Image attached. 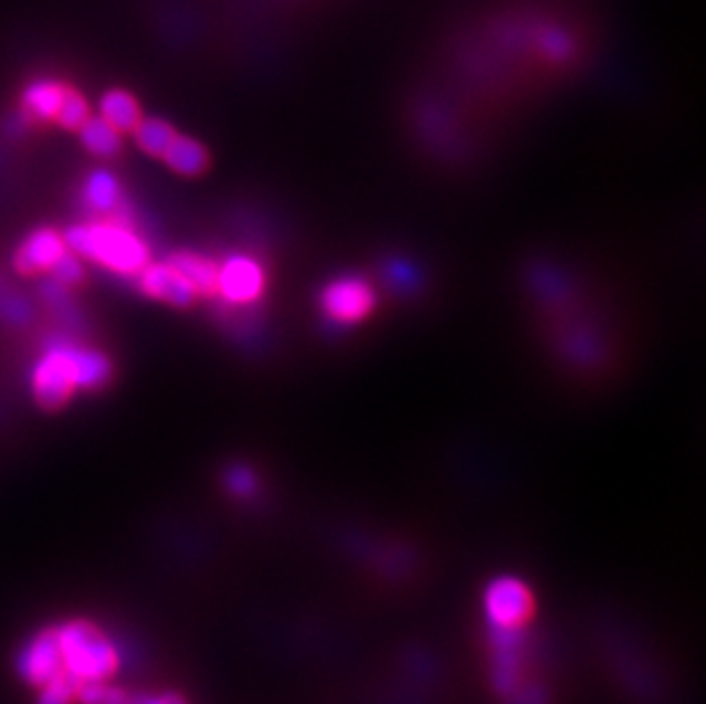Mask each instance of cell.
<instances>
[{
    "label": "cell",
    "mask_w": 706,
    "mask_h": 704,
    "mask_svg": "<svg viewBox=\"0 0 706 704\" xmlns=\"http://www.w3.org/2000/svg\"><path fill=\"white\" fill-rule=\"evenodd\" d=\"M64 675L83 682L113 680L122 668V654L106 629L85 618L66 620L55 627Z\"/></svg>",
    "instance_id": "6da1fadb"
},
{
    "label": "cell",
    "mask_w": 706,
    "mask_h": 704,
    "mask_svg": "<svg viewBox=\"0 0 706 704\" xmlns=\"http://www.w3.org/2000/svg\"><path fill=\"white\" fill-rule=\"evenodd\" d=\"M64 245L74 254H83L96 263H104L110 271L122 275H138L149 263L147 245L136 233H130L115 222L72 227L66 231Z\"/></svg>",
    "instance_id": "7a4b0ae2"
},
{
    "label": "cell",
    "mask_w": 706,
    "mask_h": 704,
    "mask_svg": "<svg viewBox=\"0 0 706 704\" xmlns=\"http://www.w3.org/2000/svg\"><path fill=\"white\" fill-rule=\"evenodd\" d=\"M76 387L70 346L51 348L35 366V374H32V393H35L40 408L49 412L60 410L72 398Z\"/></svg>",
    "instance_id": "3957f363"
},
{
    "label": "cell",
    "mask_w": 706,
    "mask_h": 704,
    "mask_svg": "<svg viewBox=\"0 0 706 704\" xmlns=\"http://www.w3.org/2000/svg\"><path fill=\"white\" fill-rule=\"evenodd\" d=\"M17 675L21 682L35 689L44 686L57 675H64L55 627H44L21 648L17 656Z\"/></svg>",
    "instance_id": "277c9868"
},
{
    "label": "cell",
    "mask_w": 706,
    "mask_h": 704,
    "mask_svg": "<svg viewBox=\"0 0 706 704\" xmlns=\"http://www.w3.org/2000/svg\"><path fill=\"white\" fill-rule=\"evenodd\" d=\"M376 309V291L363 280L344 277L323 293V312L341 325H355Z\"/></svg>",
    "instance_id": "5b68a950"
},
{
    "label": "cell",
    "mask_w": 706,
    "mask_h": 704,
    "mask_svg": "<svg viewBox=\"0 0 706 704\" xmlns=\"http://www.w3.org/2000/svg\"><path fill=\"white\" fill-rule=\"evenodd\" d=\"M265 288L263 267L250 256H233L218 267V293L233 305L254 302Z\"/></svg>",
    "instance_id": "8992f818"
},
{
    "label": "cell",
    "mask_w": 706,
    "mask_h": 704,
    "mask_svg": "<svg viewBox=\"0 0 706 704\" xmlns=\"http://www.w3.org/2000/svg\"><path fill=\"white\" fill-rule=\"evenodd\" d=\"M140 286L147 295L167 302L175 307H190L194 302V288L188 284V280L170 263L158 265H145L140 271Z\"/></svg>",
    "instance_id": "52a82bcc"
},
{
    "label": "cell",
    "mask_w": 706,
    "mask_h": 704,
    "mask_svg": "<svg viewBox=\"0 0 706 704\" xmlns=\"http://www.w3.org/2000/svg\"><path fill=\"white\" fill-rule=\"evenodd\" d=\"M64 252H66V245H64L62 237H57L53 229H40V231L32 233V237H28L23 241V245L17 250L14 267H17L19 275H25V277L40 275V273L49 271V267Z\"/></svg>",
    "instance_id": "ba28073f"
},
{
    "label": "cell",
    "mask_w": 706,
    "mask_h": 704,
    "mask_svg": "<svg viewBox=\"0 0 706 704\" xmlns=\"http://www.w3.org/2000/svg\"><path fill=\"white\" fill-rule=\"evenodd\" d=\"M160 158L170 165L177 175H183V177H199L201 172H207L209 167V151L197 140L179 136V133L170 143V147L162 151Z\"/></svg>",
    "instance_id": "9c48e42d"
},
{
    "label": "cell",
    "mask_w": 706,
    "mask_h": 704,
    "mask_svg": "<svg viewBox=\"0 0 706 704\" xmlns=\"http://www.w3.org/2000/svg\"><path fill=\"white\" fill-rule=\"evenodd\" d=\"M177 271L188 280V284L194 288L197 295H215L218 293V265L192 252H179L170 261Z\"/></svg>",
    "instance_id": "30bf717a"
},
{
    "label": "cell",
    "mask_w": 706,
    "mask_h": 704,
    "mask_svg": "<svg viewBox=\"0 0 706 704\" xmlns=\"http://www.w3.org/2000/svg\"><path fill=\"white\" fill-rule=\"evenodd\" d=\"M70 353H72V364H74L78 387L98 389L108 385L113 376V366L104 355L89 348H74V346H70Z\"/></svg>",
    "instance_id": "8fae6325"
},
{
    "label": "cell",
    "mask_w": 706,
    "mask_h": 704,
    "mask_svg": "<svg viewBox=\"0 0 706 704\" xmlns=\"http://www.w3.org/2000/svg\"><path fill=\"white\" fill-rule=\"evenodd\" d=\"M101 117L113 124L117 130H133L143 119L138 101L126 90H110L101 98Z\"/></svg>",
    "instance_id": "7c38bea8"
},
{
    "label": "cell",
    "mask_w": 706,
    "mask_h": 704,
    "mask_svg": "<svg viewBox=\"0 0 706 704\" xmlns=\"http://www.w3.org/2000/svg\"><path fill=\"white\" fill-rule=\"evenodd\" d=\"M66 90L70 87L55 81H38L25 90L23 106L30 115H35L40 119H55Z\"/></svg>",
    "instance_id": "4fadbf2b"
},
{
    "label": "cell",
    "mask_w": 706,
    "mask_h": 704,
    "mask_svg": "<svg viewBox=\"0 0 706 704\" xmlns=\"http://www.w3.org/2000/svg\"><path fill=\"white\" fill-rule=\"evenodd\" d=\"M78 130H81L83 145L92 154L101 158H113L119 154L122 149L119 130L113 124H108L104 117H87Z\"/></svg>",
    "instance_id": "5bb4252c"
},
{
    "label": "cell",
    "mask_w": 706,
    "mask_h": 704,
    "mask_svg": "<svg viewBox=\"0 0 706 704\" xmlns=\"http://www.w3.org/2000/svg\"><path fill=\"white\" fill-rule=\"evenodd\" d=\"M133 133H136V143L140 145V149L149 156H162V151L170 147L177 136L175 126L162 119H140Z\"/></svg>",
    "instance_id": "9a60e30c"
},
{
    "label": "cell",
    "mask_w": 706,
    "mask_h": 704,
    "mask_svg": "<svg viewBox=\"0 0 706 704\" xmlns=\"http://www.w3.org/2000/svg\"><path fill=\"white\" fill-rule=\"evenodd\" d=\"M133 702H136V695L113 684V680L83 682L78 684V693H76V704H133Z\"/></svg>",
    "instance_id": "2e32d148"
},
{
    "label": "cell",
    "mask_w": 706,
    "mask_h": 704,
    "mask_svg": "<svg viewBox=\"0 0 706 704\" xmlns=\"http://www.w3.org/2000/svg\"><path fill=\"white\" fill-rule=\"evenodd\" d=\"M122 192H119V183L113 175L108 172H94L87 179L85 186V199L87 204L96 211H110L117 207Z\"/></svg>",
    "instance_id": "e0dca14e"
},
{
    "label": "cell",
    "mask_w": 706,
    "mask_h": 704,
    "mask_svg": "<svg viewBox=\"0 0 706 704\" xmlns=\"http://www.w3.org/2000/svg\"><path fill=\"white\" fill-rule=\"evenodd\" d=\"M38 691L35 704H76L78 682L70 675H57Z\"/></svg>",
    "instance_id": "ac0fdd59"
},
{
    "label": "cell",
    "mask_w": 706,
    "mask_h": 704,
    "mask_svg": "<svg viewBox=\"0 0 706 704\" xmlns=\"http://www.w3.org/2000/svg\"><path fill=\"white\" fill-rule=\"evenodd\" d=\"M89 117V108H87V101L76 92V90H66L64 98H62V106L57 111V117L55 122L64 128H72V130H78L83 126V122Z\"/></svg>",
    "instance_id": "d6986e66"
},
{
    "label": "cell",
    "mask_w": 706,
    "mask_h": 704,
    "mask_svg": "<svg viewBox=\"0 0 706 704\" xmlns=\"http://www.w3.org/2000/svg\"><path fill=\"white\" fill-rule=\"evenodd\" d=\"M0 318L10 325H23L30 321V307L28 302L6 284L0 277Z\"/></svg>",
    "instance_id": "ffe728a7"
},
{
    "label": "cell",
    "mask_w": 706,
    "mask_h": 704,
    "mask_svg": "<svg viewBox=\"0 0 706 704\" xmlns=\"http://www.w3.org/2000/svg\"><path fill=\"white\" fill-rule=\"evenodd\" d=\"M51 275L55 277V282L70 286V284H78L83 280V263L76 259L74 252H64L51 267Z\"/></svg>",
    "instance_id": "44dd1931"
},
{
    "label": "cell",
    "mask_w": 706,
    "mask_h": 704,
    "mask_svg": "<svg viewBox=\"0 0 706 704\" xmlns=\"http://www.w3.org/2000/svg\"><path fill=\"white\" fill-rule=\"evenodd\" d=\"M133 704H186V700L177 693H160V695H151V697L136 695V702Z\"/></svg>",
    "instance_id": "7402d4cb"
}]
</instances>
